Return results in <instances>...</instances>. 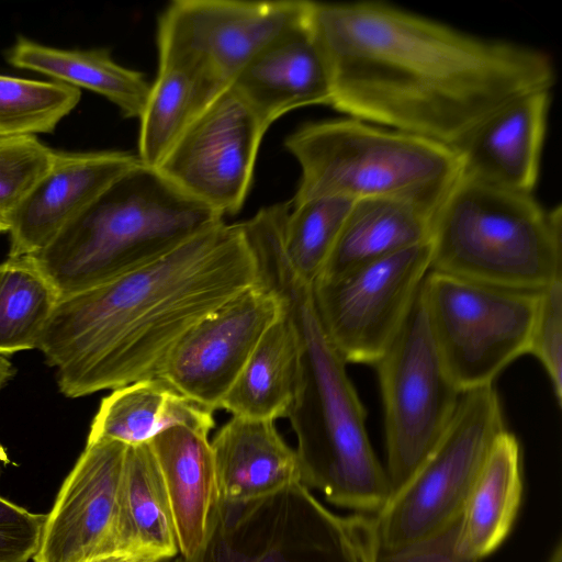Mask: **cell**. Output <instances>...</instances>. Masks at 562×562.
I'll return each mask as SVG.
<instances>
[{
    "instance_id": "obj_30",
    "label": "cell",
    "mask_w": 562,
    "mask_h": 562,
    "mask_svg": "<svg viewBox=\"0 0 562 562\" xmlns=\"http://www.w3.org/2000/svg\"><path fill=\"white\" fill-rule=\"evenodd\" d=\"M80 95L61 82L0 75V138L52 133Z\"/></svg>"
},
{
    "instance_id": "obj_28",
    "label": "cell",
    "mask_w": 562,
    "mask_h": 562,
    "mask_svg": "<svg viewBox=\"0 0 562 562\" xmlns=\"http://www.w3.org/2000/svg\"><path fill=\"white\" fill-rule=\"evenodd\" d=\"M59 299L31 256L0 263V353L37 349Z\"/></svg>"
},
{
    "instance_id": "obj_35",
    "label": "cell",
    "mask_w": 562,
    "mask_h": 562,
    "mask_svg": "<svg viewBox=\"0 0 562 562\" xmlns=\"http://www.w3.org/2000/svg\"><path fill=\"white\" fill-rule=\"evenodd\" d=\"M157 559L150 554L138 551H114L93 557L85 562H155Z\"/></svg>"
},
{
    "instance_id": "obj_4",
    "label": "cell",
    "mask_w": 562,
    "mask_h": 562,
    "mask_svg": "<svg viewBox=\"0 0 562 562\" xmlns=\"http://www.w3.org/2000/svg\"><path fill=\"white\" fill-rule=\"evenodd\" d=\"M222 222V215L140 162L45 248L27 256L63 299L145 265Z\"/></svg>"
},
{
    "instance_id": "obj_24",
    "label": "cell",
    "mask_w": 562,
    "mask_h": 562,
    "mask_svg": "<svg viewBox=\"0 0 562 562\" xmlns=\"http://www.w3.org/2000/svg\"><path fill=\"white\" fill-rule=\"evenodd\" d=\"M299 381L300 339L283 303L282 313L261 336L220 409L248 418L286 417Z\"/></svg>"
},
{
    "instance_id": "obj_38",
    "label": "cell",
    "mask_w": 562,
    "mask_h": 562,
    "mask_svg": "<svg viewBox=\"0 0 562 562\" xmlns=\"http://www.w3.org/2000/svg\"><path fill=\"white\" fill-rule=\"evenodd\" d=\"M165 560H158V561H155V562H164Z\"/></svg>"
},
{
    "instance_id": "obj_13",
    "label": "cell",
    "mask_w": 562,
    "mask_h": 562,
    "mask_svg": "<svg viewBox=\"0 0 562 562\" xmlns=\"http://www.w3.org/2000/svg\"><path fill=\"white\" fill-rule=\"evenodd\" d=\"M267 131L231 86L193 121L156 169L223 217L234 215L249 192Z\"/></svg>"
},
{
    "instance_id": "obj_21",
    "label": "cell",
    "mask_w": 562,
    "mask_h": 562,
    "mask_svg": "<svg viewBox=\"0 0 562 562\" xmlns=\"http://www.w3.org/2000/svg\"><path fill=\"white\" fill-rule=\"evenodd\" d=\"M522 450L504 429L495 439L462 512L458 549L482 560L510 532L522 497Z\"/></svg>"
},
{
    "instance_id": "obj_34",
    "label": "cell",
    "mask_w": 562,
    "mask_h": 562,
    "mask_svg": "<svg viewBox=\"0 0 562 562\" xmlns=\"http://www.w3.org/2000/svg\"><path fill=\"white\" fill-rule=\"evenodd\" d=\"M460 519L443 532L411 547L378 552L375 562H481L458 549Z\"/></svg>"
},
{
    "instance_id": "obj_1",
    "label": "cell",
    "mask_w": 562,
    "mask_h": 562,
    "mask_svg": "<svg viewBox=\"0 0 562 562\" xmlns=\"http://www.w3.org/2000/svg\"><path fill=\"white\" fill-rule=\"evenodd\" d=\"M306 19L329 70V106L450 147L508 101L557 80L541 49L381 1H306Z\"/></svg>"
},
{
    "instance_id": "obj_5",
    "label": "cell",
    "mask_w": 562,
    "mask_h": 562,
    "mask_svg": "<svg viewBox=\"0 0 562 562\" xmlns=\"http://www.w3.org/2000/svg\"><path fill=\"white\" fill-rule=\"evenodd\" d=\"M430 270L538 292L562 277V206L461 178L437 209Z\"/></svg>"
},
{
    "instance_id": "obj_33",
    "label": "cell",
    "mask_w": 562,
    "mask_h": 562,
    "mask_svg": "<svg viewBox=\"0 0 562 562\" xmlns=\"http://www.w3.org/2000/svg\"><path fill=\"white\" fill-rule=\"evenodd\" d=\"M46 515L0 496V562H29L40 547Z\"/></svg>"
},
{
    "instance_id": "obj_2",
    "label": "cell",
    "mask_w": 562,
    "mask_h": 562,
    "mask_svg": "<svg viewBox=\"0 0 562 562\" xmlns=\"http://www.w3.org/2000/svg\"><path fill=\"white\" fill-rule=\"evenodd\" d=\"M241 223L214 225L162 256L58 301L37 345L59 391L81 397L154 378L196 323L260 283Z\"/></svg>"
},
{
    "instance_id": "obj_19",
    "label": "cell",
    "mask_w": 562,
    "mask_h": 562,
    "mask_svg": "<svg viewBox=\"0 0 562 562\" xmlns=\"http://www.w3.org/2000/svg\"><path fill=\"white\" fill-rule=\"evenodd\" d=\"M274 422L232 416L217 430L211 448L220 502H254L301 483L296 452Z\"/></svg>"
},
{
    "instance_id": "obj_22",
    "label": "cell",
    "mask_w": 562,
    "mask_h": 562,
    "mask_svg": "<svg viewBox=\"0 0 562 562\" xmlns=\"http://www.w3.org/2000/svg\"><path fill=\"white\" fill-rule=\"evenodd\" d=\"M213 413L162 378L143 379L103 397L87 440L106 439L135 446L149 442L175 425L210 432L215 425Z\"/></svg>"
},
{
    "instance_id": "obj_8",
    "label": "cell",
    "mask_w": 562,
    "mask_h": 562,
    "mask_svg": "<svg viewBox=\"0 0 562 562\" xmlns=\"http://www.w3.org/2000/svg\"><path fill=\"white\" fill-rule=\"evenodd\" d=\"M504 429L494 385L463 392L435 449L374 516L378 552L411 547L453 526Z\"/></svg>"
},
{
    "instance_id": "obj_7",
    "label": "cell",
    "mask_w": 562,
    "mask_h": 562,
    "mask_svg": "<svg viewBox=\"0 0 562 562\" xmlns=\"http://www.w3.org/2000/svg\"><path fill=\"white\" fill-rule=\"evenodd\" d=\"M374 516L338 515L302 483L258 501L217 502L186 562H375Z\"/></svg>"
},
{
    "instance_id": "obj_20",
    "label": "cell",
    "mask_w": 562,
    "mask_h": 562,
    "mask_svg": "<svg viewBox=\"0 0 562 562\" xmlns=\"http://www.w3.org/2000/svg\"><path fill=\"white\" fill-rule=\"evenodd\" d=\"M209 434L175 425L148 442L169 498L179 554L187 561L201 549L220 501Z\"/></svg>"
},
{
    "instance_id": "obj_23",
    "label": "cell",
    "mask_w": 562,
    "mask_h": 562,
    "mask_svg": "<svg viewBox=\"0 0 562 562\" xmlns=\"http://www.w3.org/2000/svg\"><path fill=\"white\" fill-rule=\"evenodd\" d=\"M435 213L436 210L403 198L355 200L319 277H331L428 243Z\"/></svg>"
},
{
    "instance_id": "obj_36",
    "label": "cell",
    "mask_w": 562,
    "mask_h": 562,
    "mask_svg": "<svg viewBox=\"0 0 562 562\" xmlns=\"http://www.w3.org/2000/svg\"><path fill=\"white\" fill-rule=\"evenodd\" d=\"M14 374V368L8 358L0 353V391Z\"/></svg>"
},
{
    "instance_id": "obj_31",
    "label": "cell",
    "mask_w": 562,
    "mask_h": 562,
    "mask_svg": "<svg viewBox=\"0 0 562 562\" xmlns=\"http://www.w3.org/2000/svg\"><path fill=\"white\" fill-rule=\"evenodd\" d=\"M55 150L35 136L0 138V233L50 167Z\"/></svg>"
},
{
    "instance_id": "obj_37",
    "label": "cell",
    "mask_w": 562,
    "mask_h": 562,
    "mask_svg": "<svg viewBox=\"0 0 562 562\" xmlns=\"http://www.w3.org/2000/svg\"><path fill=\"white\" fill-rule=\"evenodd\" d=\"M548 562H562V546L561 541H559L555 548L552 551V554Z\"/></svg>"
},
{
    "instance_id": "obj_25",
    "label": "cell",
    "mask_w": 562,
    "mask_h": 562,
    "mask_svg": "<svg viewBox=\"0 0 562 562\" xmlns=\"http://www.w3.org/2000/svg\"><path fill=\"white\" fill-rule=\"evenodd\" d=\"M7 60L13 67L93 91L115 104L124 117L139 119L150 89L142 72L119 65L105 48L61 49L19 36Z\"/></svg>"
},
{
    "instance_id": "obj_29",
    "label": "cell",
    "mask_w": 562,
    "mask_h": 562,
    "mask_svg": "<svg viewBox=\"0 0 562 562\" xmlns=\"http://www.w3.org/2000/svg\"><path fill=\"white\" fill-rule=\"evenodd\" d=\"M353 201L321 196L291 202L282 225L283 247L293 270L305 282L313 284L323 272Z\"/></svg>"
},
{
    "instance_id": "obj_18",
    "label": "cell",
    "mask_w": 562,
    "mask_h": 562,
    "mask_svg": "<svg viewBox=\"0 0 562 562\" xmlns=\"http://www.w3.org/2000/svg\"><path fill=\"white\" fill-rule=\"evenodd\" d=\"M232 87L269 130L288 112L330 105L331 82L325 57L303 18L262 48Z\"/></svg>"
},
{
    "instance_id": "obj_17",
    "label": "cell",
    "mask_w": 562,
    "mask_h": 562,
    "mask_svg": "<svg viewBox=\"0 0 562 562\" xmlns=\"http://www.w3.org/2000/svg\"><path fill=\"white\" fill-rule=\"evenodd\" d=\"M551 90L520 94L487 116L457 146L461 176L533 193L548 127Z\"/></svg>"
},
{
    "instance_id": "obj_3",
    "label": "cell",
    "mask_w": 562,
    "mask_h": 562,
    "mask_svg": "<svg viewBox=\"0 0 562 562\" xmlns=\"http://www.w3.org/2000/svg\"><path fill=\"white\" fill-rule=\"evenodd\" d=\"M255 251L262 280L281 296L300 339V381L286 417L296 436L301 483L331 505L375 516L391 498L389 477L347 363L316 314L312 284L293 270L278 232L262 234Z\"/></svg>"
},
{
    "instance_id": "obj_14",
    "label": "cell",
    "mask_w": 562,
    "mask_h": 562,
    "mask_svg": "<svg viewBox=\"0 0 562 562\" xmlns=\"http://www.w3.org/2000/svg\"><path fill=\"white\" fill-rule=\"evenodd\" d=\"M282 311L281 296L262 280L193 325L170 349L157 376L203 406L220 409Z\"/></svg>"
},
{
    "instance_id": "obj_27",
    "label": "cell",
    "mask_w": 562,
    "mask_h": 562,
    "mask_svg": "<svg viewBox=\"0 0 562 562\" xmlns=\"http://www.w3.org/2000/svg\"><path fill=\"white\" fill-rule=\"evenodd\" d=\"M117 550L144 552L160 560L179 554L169 498L148 442L127 446Z\"/></svg>"
},
{
    "instance_id": "obj_15",
    "label": "cell",
    "mask_w": 562,
    "mask_h": 562,
    "mask_svg": "<svg viewBox=\"0 0 562 562\" xmlns=\"http://www.w3.org/2000/svg\"><path fill=\"white\" fill-rule=\"evenodd\" d=\"M126 451L120 441L87 440L46 515L34 562H85L119 551Z\"/></svg>"
},
{
    "instance_id": "obj_9",
    "label": "cell",
    "mask_w": 562,
    "mask_h": 562,
    "mask_svg": "<svg viewBox=\"0 0 562 562\" xmlns=\"http://www.w3.org/2000/svg\"><path fill=\"white\" fill-rule=\"evenodd\" d=\"M537 294L427 273L420 295L440 358L461 393L494 385L527 353Z\"/></svg>"
},
{
    "instance_id": "obj_12",
    "label": "cell",
    "mask_w": 562,
    "mask_h": 562,
    "mask_svg": "<svg viewBox=\"0 0 562 562\" xmlns=\"http://www.w3.org/2000/svg\"><path fill=\"white\" fill-rule=\"evenodd\" d=\"M306 1L176 0L158 18V59L193 65L224 88L299 22Z\"/></svg>"
},
{
    "instance_id": "obj_10",
    "label": "cell",
    "mask_w": 562,
    "mask_h": 562,
    "mask_svg": "<svg viewBox=\"0 0 562 562\" xmlns=\"http://www.w3.org/2000/svg\"><path fill=\"white\" fill-rule=\"evenodd\" d=\"M373 367L383 404L384 467L392 497L435 449L462 394L438 352L420 289L403 326Z\"/></svg>"
},
{
    "instance_id": "obj_32",
    "label": "cell",
    "mask_w": 562,
    "mask_h": 562,
    "mask_svg": "<svg viewBox=\"0 0 562 562\" xmlns=\"http://www.w3.org/2000/svg\"><path fill=\"white\" fill-rule=\"evenodd\" d=\"M541 363L562 404V277L538 291L528 351Z\"/></svg>"
},
{
    "instance_id": "obj_6",
    "label": "cell",
    "mask_w": 562,
    "mask_h": 562,
    "mask_svg": "<svg viewBox=\"0 0 562 562\" xmlns=\"http://www.w3.org/2000/svg\"><path fill=\"white\" fill-rule=\"evenodd\" d=\"M284 146L301 168L292 203L394 196L437 211L461 178L452 147L353 117L304 124Z\"/></svg>"
},
{
    "instance_id": "obj_11",
    "label": "cell",
    "mask_w": 562,
    "mask_h": 562,
    "mask_svg": "<svg viewBox=\"0 0 562 562\" xmlns=\"http://www.w3.org/2000/svg\"><path fill=\"white\" fill-rule=\"evenodd\" d=\"M430 261L428 241L313 282L318 319L346 363L378 361L407 318Z\"/></svg>"
},
{
    "instance_id": "obj_26",
    "label": "cell",
    "mask_w": 562,
    "mask_h": 562,
    "mask_svg": "<svg viewBox=\"0 0 562 562\" xmlns=\"http://www.w3.org/2000/svg\"><path fill=\"white\" fill-rule=\"evenodd\" d=\"M226 89L191 64L159 59L139 116L140 162L156 169L193 121Z\"/></svg>"
},
{
    "instance_id": "obj_16",
    "label": "cell",
    "mask_w": 562,
    "mask_h": 562,
    "mask_svg": "<svg viewBox=\"0 0 562 562\" xmlns=\"http://www.w3.org/2000/svg\"><path fill=\"white\" fill-rule=\"evenodd\" d=\"M138 164L137 155L121 150H55L50 167L14 213L9 257L45 248L110 184Z\"/></svg>"
}]
</instances>
